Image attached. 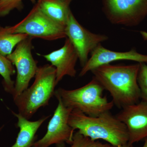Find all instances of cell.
<instances>
[{
	"label": "cell",
	"mask_w": 147,
	"mask_h": 147,
	"mask_svg": "<svg viewBox=\"0 0 147 147\" xmlns=\"http://www.w3.org/2000/svg\"><path fill=\"white\" fill-rule=\"evenodd\" d=\"M68 123L82 135L96 141L102 139L113 146L128 143L129 134L125 125L110 111L97 117H90L76 109L69 115Z\"/></svg>",
	"instance_id": "obj_2"
},
{
	"label": "cell",
	"mask_w": 147,
	"mask_h": 147,
	"mask_svg": "<svg viewBox=\"0 0 147 147\" xmlns=\"http://www.w3.org/2000/svg\"><path fill=\"white\" fill-rule=\"evenodd\" d=\"M71 145V147H109L110 146L109 144H103L97 140H92L78 131L74 133Z\"/></svg>",
	"instance_id": "obj_17"
},
{
	"label": "cell",
	"mask_w": 147,
	"mask_h": 147,
	"mask_svg": "<svg viewBox=\"0 0 147 147\" xmlns=\"http://www.w3.org/2000/svg\"><path fill=\"white\" fill-rule=\"evenodd\" d=\"M139 63L129 65H103L94 69L93 77L110 93L119 108L137 103L141 99L138 83Z\"/></svg>",
	"instance_id": "obj_1"
},
{
	"label": "cell",
	"mask_w": 147,
	"mask_h": 147,
	"mask_svg": "<svg viewBox=\"0 0 147 147\" xmlns=\"http://www.w3.org/2000/svg\"><path fill=\"white\" fill-rule=\"evenodd\" d=\"M32 85L13 98L18 113L30 119L40 108L49 104L55 95L56 69L51 65L38 67Z\"/></svg>",
	"instance_id": "obj_3"
},
{
	"label": "cell",
	"mask_w": 147,
	"mask_h": 147,
	"mask_svg": "<svg viewBox=\"0 0 147 147\" xmlns=\"http://www.w3.org/2000/svg\"><path fill=\"white\" fill-rule=\"evenodd\" d=\"M138 83L141 91V99L147 102V63H139Z\"/></svg>",
	"instance_id": "obj_19"
},
{
	"label": "cell",
	"mask_w": 147,
	"mask_h": 147,
	"mask_svg": "<svg viewBox=\"0 0 147 147\" xmlns=\"http://www.w3.org/2000/svg\"><path fill=\"white\" fill-rule=\"evenodd\" d=\"M144 140L145 143L144 144V146H143V147H147V137H146V138H145Z\"/></svg>",
	"instance_id": "obj_21"
},
{
	"label": "cell",
	"mask_w": 147,
	"mask_h": 147,
	"mask_svg": "<svg viewBox=\"0 0 147 147\" xmlns=\"http://www.w3.org/2000/svg\"><path fill=\"white\" fill-rule=\"evenodd\" d=\"M18 119L17 126L20 130L15 144L10 147H32L37 131L50 116H44L38 120L30 121L19 113L11 111Z\"/></svg>",
	"instance_id": "obj_13"
},
{
	"label": "cell",
	"mask_w": 147,
	"mask_h": 147,
	"mask_svg": "<svg viewBox=\"0 0 147 147\" xmlns=\"http://www.w3.org/2000/svg\"><path fill=\"white\" fill-rule=\"evenodd\" d=\"M86 63L82 67L79 76H83L94 69L117 61L129 60L139 63H147V55L138 53L134 49L127 52H116L107 49L99 44L92 51Z\"/></svg>",
	"instance_id": "obj_11"
},
{
	"label": "cell",
	"mask_w": 147,
	"mask_h": 147,
	"mask_svg": "<svg viewBox=\"0 0 147 147\" xmlns=\"http://www.w3.org/2000/svg\"><path fill=\"white\" fill-rule=\"evenodd\" d=\"M33 38L28 36L16 45V49L7 57L15 65L17 71L16 82L12 95L13 98L28 88L29 83L34 77L38 67V62L32 53Z\"/></svg>",
	"instance_id": "obj_7"
},
{
	"label": "cell",
	"mask_w": 147,
	"mask_h": 147,
	"mask_svg": "<svg viewBox=\"0 0 147 147\" xmlns=\"http://www.w3.org/2000/svg\"><path fill=\"white\" fill-rule=\"evenodd\" d=\"M65 28L47 17L36 3L21 21L14 26L5 27L11 33L24 34L33 38L51 41L66 38Z\"/></svg>",
	"instance_id": "obj_5"
},
{
	"label": "cell",
	"mask_w": 147,
	"mask_h": 147,
	"mask_svg": "<svg viewBox=\"0 0 147 147\" xmlns=\"http://www.w3.org/2000/svg\"><path fill=\"white\" fill-rule=\"evenodd\" d=\"M72 0H38L36 3L40 10L47 17L65 27L70 11Z\"/></svg>",
	"instance_id": "obj_14"
},
{
	"label": "cell",
	"mask_w": 147,
	"mask_h": 147,
	"mask_svg": "<svg viewBox=\"0 0 147 147\" xmlns=\"http://www.w3.org/2000/svg\"><path fill=\"white\" fill-rule=\"evenodd\" d=\"M109 147H134L133 145L129 144L128 143L124 144L121 145V146H113V145H110V146Z\"/></svg>",
	"instance_id": "obj_20"
},
{
	"label": "cell",
	"mask_w": 147,
	"mask_h": 147,
	"mask_svg": "<svg viewBox=\"0 0 147 147\" xmlns=\"http://www.w3.org/2000/svg\"><path fill=\"white\" fill-rule=\"evenodd\" d=\"M28 36L24 34L11 33L5 27L0 26V53L7 57L12 53L14 47L19 42Z\"/></svg>",
	"instance_id": "obj_15"
},
{
	"label": "cell",
	"mask_w": 147,
	"mask_h": 147,
	"mask_svg": "<svg viewBox=\"0 0 147 147\" xmlns=\"http://www.w3.org/2000/svg\"><path fill=\"white\" fill-rule=\"evenodd\" d=\"M102 10L114 25L136 26L147 16V0H102Z\"/></svg>",
	"instance_id": "obj_6"
},
{
	"label": "cell",
	"mask_w": 147,
	"mask_h": 147,
	"mask_svg": "<svg viewBox=\"0 0 147 147\" xmlns=\"http://www.w3.org/2000/svg\"><path fill=\"white\" fill-rule=\"evenodd\" d=\"M3 127V126H2L1 127H0V131H1V130H2V129Z\"/></svg>",
	"instance_id": "obj_22"
},
{
	"label": "cell",
	"mask_w": 147,
	"mask_h": 147,
	"mask_svg": "<svg viewBox=\"0 0 147 147\" xmlns=\"http://www.w3.org/2000/svg\"><path fill=\"white\" fill-rule=\"evenodd\" d=\"M15 73L13 64L0 53V75L2 76L3 86L5 90L10 94L13 93L15 82L11 79V76Z\"/></svg>",
	"instance_id": "obj_16"
},
{
	"label": "cell",
	"mask_w": 147,
	"mask_h": 147,
	"mask_svg": "<svg viewBox=\"0 0 147 147\" xmlns=\"http://www.w3.org/2000/svg\"><path fill=\"white\" fill-rule=\"evenodd\" d=\"M30 1L35 3L36 0ZM23 7V0H0V16H7L15 9L21 10Z\"/></svg>",
	"instance_id": "obj_18"
},
{
	"label": "cell",
	"mask_w": 147,
	"mask_h": 147,
	"mask_svg": "<svg viewBox=\"0 0 147 147\" xmlns=\"http://www.w3.org/2000/svg\"><path fill=\"white\" fill-rule=\"evenodd\" d=\"M116 117L126 127L129 144L147 137V102L142 100L125 106Z\"/></svg>",
	"instance_id": "obj_10"
},
{
	"label": "cell",
	"mask_w": 147,
	"mask_h": 147,
	"mask_svg": "<svg viewBox=\"0 0 147 147\" xmlns=\"http://www.w3.org/2000/svg\"><path fill=\"white\" fill-rule=\"evenodd\" d=\"M104 88L93 77L84 86L72 90L59 88L55 95L60 98L67 108L76 109L90 117H97L110 111L114 104L103 96Z\"/></svg>",
	"instance_id": "obj_4"
},
{
	"label": "cell",
	"mask_w": 147,
	"mask_h": 147,
	"mask_svg": "<svg viewBox=\"0 0 147 147\" xmlns=\"http://www.w3.org/2000/svg\"><path fill=\"white\" fill-rule=\"evenodd\" d=\"M42 57L50 62L56 70V85L65 76H76V62L79 57L72 43L66 38L64 44L60 49L55 50Z\"/></svg>",
	"instance_id": "obj_12"
},
{
	"label": "cell",
	"mask_w": 147,
	"mask_h": 147,
	"mask_svg": "<svg viewBox=\"0 0 147 147\" xmlns=\"http://www.w3.org/2000/svg\"><path fill=\"white\" fill-rule=\"evenodd\" d=\"M65 34L76 50L82 67L88 60V55L101 42L108 39L105 35L89 31L79 24L70 11L66 25Z\"/></svg>",
	"instance_id": "obj_9"
},
{
	"label": "cell",
	"mask_w": 147,
	"mask_h": 147,
	"mask_svg": "<svg viewBox=\"0 0 147 147\" xmlns=\"http://www.w3.org/2000/svg\"><path fill=\"white\" fill-rule=\"evenodd\" d=\"M57 107L49 121L47 132L44 137L34 142L32 147H49L55 144L63 147L65 144L71 145L74 130L68 123L72 109L67 108L59 97Z\"/></svg>",
	"instance_id": "obj_8"
}]
</instances>
